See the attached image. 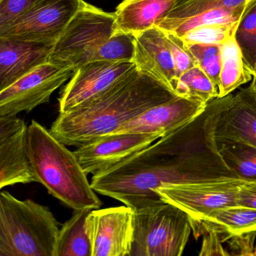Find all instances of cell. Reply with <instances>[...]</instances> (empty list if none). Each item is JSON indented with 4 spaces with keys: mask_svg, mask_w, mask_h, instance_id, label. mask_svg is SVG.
Wrapping results in <instances>:
<instances>
[{
    "mask_svg": "<svg viewBox=\"0 0 256 256\" xmlns=\"http://www.w3.org/2000/svg\"><path fill=\"white\" fill-rule=\"evenodd\" d=\"M60 229L47 206L0 193V256H54Z\"/></svg>",
    "mask_w": 256,
    "mask_h": 256,
    "instance_id": "4",
    "label": "cell"
},
{
    "mask_svg": "<svg viewBox=\"0 0 256 256\" xmlns=\"http://www.w3.org/2000/svg\"><path fill=\"white\" fill-rule=\"evenodd\" d=\"M134 210L121 206L92 210L86 220L92 256H130Z\"/></svg>",
    "mask_w": 256,
    "mask_h": 256,
    "instance_id": "11",
    "label": "cell"
},
{
    "mask_svg": "<svg viewBox=\"0 0 256 256\" xmlns=\"http://www.w3.org/2000/svg\"><path fill=\"white\" fill-rule=\"evenodd\" d=\"M203 245L200 248V256H228L226 250L222 246L221 238L217 232L214 230H203Z\"/></svg>",
    "mask_w": 256,
    "mask_h": 256,
    "instance_id": "32",
    "label": "cell"
},
{
    "mask_svg": "<svg viewBox=\"0 0 256 256\" xmlns=\"http://www.w3.org/2000/svg\"><path fill=\"white\" fill-rule=\"evenodd\" d=\"M38 0H0V29L8 26Z\"/></svg>",
    "mask_w": 256,
    "mask_h": 256,
    "instance_id": "31",
    "label": "cell"
},
{
    "mask_svg": "<svg viewBox=\"0 0 256 256\" xmlns=\"http://www.w3.org/2000/svg\"><path fill=\"white\" fill-rule=\"evenodd\" d=\"M37 182L28 155V127L17 115L0 116V188Z\"/></svg>",
    "mask_w": 256,
    "mask_h": 256,
    "instance_id": "12",
    "label": "cell"
},
{
    "mask_svg": "<svg viewBox=\"0 0 256 256\" xmlns=\"http://www.w3.org/2000/svg\"><path fill=\"white\" fill-rule=\"evenodd\" d=\"M236 25L215 24L198 26L184 34L180 38L186 43L216 44L221 46L232 36H234ZM179 37V36H178Z\"/></svg>",
    "mask_w": 256,
    "mask_h": 256,
    "instance_id": "29",
    "label": "cell"
},
{
    "mask_svg": "<svg viewBox=\"0 0 256 256\" xmlns=\"http://www.w3.org/2000/svg\"><path fill=\"white\" fill-rule=\"evenodd\" d=\"M222 67L218 78V98L230 95L241 85L252 80V74L246 66L240 48L234 36L221 44Z\"/></svg>",
    "mask_w": 256,
    "mask_h": 256,
    "instance_id": "21",
    "label": "cell"
},
{
    "mask_svg": "<svg viewBox=\"0 0 256 256\" xmlns=\"http://www.w3.org/2000/svg\"><path fill=\"white\" fill-rule=\"evenodd\" d=\"M176 0H124L114 12L118 30L136 36L156 26Z\"/></svg>",
    "mask_w": 256,
    "mask_h": 256,
    "instance_id": "18",
    "label": "cell"
},
{
    "mask_svg": "<svg viewBox=\"0 0 256 256\" xmlns=\"http://www.w3.org/2000/svg\"><path fill=\"white\" fill-rule=\"evenodd\" d=\"M250 5L246 8H240V10H229V8H211L182 20L168 22V23L158 24L156 26L164 32L174 34L180 37L188 31L204 25L215 24L236 25Z\"/></svg>",
    "mask_w": 256,
    "mask_h": 256,
    "instance_id": "22",
    "label": "cell"
},
{
    "mask_svg": "<svg viewBox=\"0 0 256 256\" xmlns=\"http://www.w3.org/2000/svg\"><path fill=\"white\" fill-rule=\"evenodd\" d=\"M136 53V37L116 30L114 35L102 46L95 60L134 62Z\"/></svg>",
    "mask_w": 256,
    "mask_h": 256,
    "instance_id": "27",
    "label": "cell"
},
{
    "mask_svg": "<svg viewBox=\"0 0 256 256\" xmlns=\"http://www.w3.org/2000/svg\"><path fill=\"white\" fill-rule=\"evenodd\" d=\"M234 38L240 48L246 66L253 74L256 66V0L238 22Z\"/></svg>",
    "mask_w": 256,
    "mask_h": 256,
    "instance_id": "26",
    "label": "cell"
},
{
    "mask_svg": "<svg viewBox=\"0 0 256 256\" xmlns=\"http://www.w3.org/2000/svg\"><path fill=\"white\" fill-rule=\"evenodd\" d=\"M253 256H256V246H254V252H253Z\"/></svg>",
    "mask_w": 256,
    "mask_h": 256,
    "instance_id": "36",
    "label": "cell"
},
{
    "mask_svg": "<svg viewBox=\"0 0 256 256\" xmlns=\"http://www.w3.org/2000/svg\"><path fill=\"white\" fill-rule=\"evenodd\" d=\"M206 104L176 96L140 114L115 133H148L164 137L198 116Z\"/></svg>",
    "mask_w": 256,
    "mask_h": 256,
    "instance_id": "14",
    "label": "cell"
},
{
    "mask_svg": "<svg viewBox=\"0 0 256 256\" xmlns=\"http://www.w3.org/2000/svg\"><path fill=\"white\" fill-rule=\"evenodd\" d=\"M134 210L130 256H182L192 230L185 211L164 200Z\"/></svg>",
    "mask_w": 256,
    "mask_h": 256,
    "instance_id": "5",
    "label": "cell"
},
{
    "mask_svg": "<svg viewBox=\"0 0 256 256\" xmlns=\"http://www.w3.org/2000/svg\"><path fill=\"white\" fill-rule=\"evenodd\" d=\"M215 136L218 144L241 142L256 146V98L250 86L233 96L218 118Z\"/></svg>",
    "mask_w": 256,
    "mask_h": 256,
    "instance_id": "17",
    "label": "cell"
},
{
    "mask_svg": "<svg viewBox=\"0 0 256 256\" xmlns=\"http://www.w3.org/2000/svg\"><path fill=\"white\" fill-rule=\"evenodd\" d=\"M252 82L251 85H250V88L251 89L253 95L256 98V68H254V73L252 74Z\"/></svg>",
    "mask_w": 256,
    "mask_h": 256,
    "instance_id": "35",
    "label": "cell"
},
{
    "mask_svg": "<svg viewBox=\"0 0 256 256\" xmlns=\"http://www.w3.org/2000/svg\"><path fill=\"white\" fill-rule=\"evenodd\" d=\"M174 61L178 79L186 72L197 66L196 60L191 54L184 42L174 34L166 32Z\"/></svg>",
    "mask_w": 256,
    "mask_h": 256,
    "instance_id": "30",
    "label": "cell"
},
{
    "mask_svg": "<svg viewBox=\"0 0 256 256\" xmlns=\"http://www.w3.org/2000/svg\"><path fill=\"white\" fill-rule=\"evenodd\" d=\"M72 216L62 224L54 256H92L86 220L92 209L74 210Z\"/></svg>",
    "mask_w": 256,
    "mask_h": 256,
    "instance_id": "20",
    "label": "cell"
},
{
    "mask_svg": "<svg viewBox=\"0 0 256 256\" xmlns=\"http://www.w3.org/2000/svg\"><path fill=\"white\" fill-rule=\"evenodd\" d=\"M73 68L48 62L0 91V116L30 112L48 102L53 92L74 74Z\"/></svg>",
    "mask_w": 256,
    "mask_h": 256,
    "instance_id": "9",
    "label": "cell"
},
{
    "mask_svg": "<svg viewBox=\"0 0 256 256\" xmlns=\"http://www.w3.org/2000/svg\"><path fill=\"white\" fill-rule=\"evenodd\" d=\"M55 43L0 38V91L47 64Z\"/></svg>",
    "mask_w": 256,
    "mask_h": 256,
    "instance_id": "15",
    "label": "cell"
},
{
    "mask_svg": "<svg viewBox=\"0 0 256 256\" xmlns=\"http://www.w3.org/2000/svg\"><path fill=\"white\" fill-rule=\"evenodd\" d=\"M221 178L217 163L199 160L186 144L167 134L113 167L92 175L90 184L98 194L137 210L162 202L156 192L162 186Z\"/></svg>",
    "mask_w": 256,
    "mask_h": 256,
    "instance_id": "1",
    "label": "cell"
},
{
    "mask_svg": "<svg viewBox=\"0 0 256 256\" xmlns=\"http://www.w3.org/2000/svg\"><path fill=\"white\" fill-rule=\"evenodd\" d=\"M218 145L224 164L238 178L256 181V146L241 142H224Z\"/></svg>",
    "mask_w": 256,
    "mask_h": 256,
    "instance_id": "23",
    "label": "cell"
},
{
    "mask_svg": "<svg viewBox=\"0 0 256 256\" xmlns=\"http://www.w3.org/2000/svg\"><path fill=\"white\" fill-rule=\"evenodd\" d=\"M254 0H176L173 8L162 20L176 22L215 8L240 10L248 6Z\"/></svg>",
    "mask_w": 256,
    "mask_h": 256,
    "instance_id": "25",
    "label": "cell"
},
{
    "mask_svg": "<svg viewBox=\"0 0 256 256\" xmlns=\"http://www.w3.org/2000/svg\"><path fill=\"white\" fill-rule=\"evenodd\" d=\"M236 204L239 206L256 209V181L244 180L240 185L236 194Z\"/></svg>",
    "mask_w": 256,
    "mask_h": 256,
    "instance_id": "33",
    "label": "cell"
},
{
    "mask_svg": "<svg viewBox=\"0 0 256 256\" xmlns=\"http://www.w3.org/2000/svg\"><path fill=\"white\" fill-rule=\"evenodd\" d=\"M84 4L83 0H38L0 29V38L56 42Z\"/></svg>",
    "mask_w": 256,
    "mask_h": 256,
    "instance_id": "8",
    "label": "cell"
},
{
    "mask_svg": "<svg viewBox=\"0 0 256 256\" xmlns=\"http://www.w3.org/2000/svg\"><path fill=\"white\" fill-rule=\"evenodd\" d=\"M134 62L95 60L74 71L59 98V113L73 110L108 90L137 68Z\"/></svg>",
    "mask_w": 256,
    "mask_h": 256,
    "instance_id": "10",
    "label": "cell"
},
{
    "mask_svg": "<svg viewBox=\"0 0 256 256\" xmlns=\"http://www.w3.org/2000/svg\"><path fill=\"white\" fill-rule=\"evenodd\" d=\"M244 180L224 178L166 184L156 192L164 200L185 211L192 220V228L216 210L236 206V194Z\"/></svg>",
    "mask_w": 256,
    "mask_h": 256,
    "instance_id": "7",
    "label": "cell"
},
{
    "mask_svg": "<svg viewBox=\"0 0 256 256\" xmlns=\"http://www.w3.org/2000/svg\"><path fill=\"white\" fill-rule=\"evenodd\" d=\"M176 94L138 68L97 98L59 114L50 132L66 146H79L116 132L148 109Z\"/></svg>",
    "mask_w": 256,
    "mask_h": 256,
    "instance_id": "2",
    "label": "cell"
},
{
    "mask_svg": "<svg viewBox=\"0 0 256 256\" xmlns=\"http://www.w3.org/2000/svg\"><path fill=\"white\" fill-rule=\"evenodd\" d=\"M116 30L114 13L84 2L55 43L48 62L76 71L95 60L102 46Z\"/></svg>",
    "mask_w": 256,
    "mask_h": 256,
    "instance_id": "6",
    "label": "cell"
},
{
    "mask_svg": "<svg viewBox=\"0 0 256 256\" xmlns=\"http://www.w3.org/2000/svg\"><path fill=\"white\" fill-rule=\"evenodd\" d=\"M28 155L37 182L54 197L74 210L102 206L74 152L36 120L28 127Z\"/></svg>",
    "mask_w": 256,
    "mask_h": 256,
    "instance_id": "3",
    "label": "cell"
},
{
    "mask_svg": "<svg viewBox=\"0 0 256 256\" xmlns=\"http://www.w3.org/2000/svg\"><path fill=\"white\" fill-rule=\"evenodd\" d=\"M134 37L138 68L175 92L178 77L166 32L154 26Z\"/></svg>",
    "mask_w": 256,
    "mask_h": 256,
    "instance_id": "16",
    "label": "cell"
},
{
    "mask_svg": "<svg viewBox=\"0 0 256 256\" xmlns=\"http://www.w3.org/2000/svg\"><path fill=\"white\" fill-rule=\"evenodd\" d=\"M192 230L198 234L214 230L222 242L236 235L256 232V209L236 205L216 210Z\"/></svg>",
    "mask_w": 256,
    "mask_h": 256,
    "instance_id": "19",
    "label": "cell"
},
{
    "mask_svg": "<svg viewBox=\"0 0 256 256\" xmlns=\"http://www.w3.org/2000/svg\"><path fill=\"white\" fill-rule=\"evenodd\" d=\"M175 94L208 104L211 100L218 98V91L214 82L197 65L179 78Z\"/></svg>",
    "mask_w": 256,
    "mask_h": 256,
    "instance_id": "24",
    "label": "cell"
},
{
    "mask_svg": "<svg viewBox=\"0 0 256 256\" xmlns=\"http://www.w3.org/2000/svg\"><path fill=\"white\" fill-rule=\"evenodd\" d=\"M185 43L198 66L218 88L222 67L221 46L216 44Z\"/></svg>",
    "mask_w": 256,
    "mask_h": 256,
    "instance_id": "28",
    "label": "cell"
},
{
    "mask_svg": "<svg viewBox=\"0 0 256 256\" xmlns=\"http://www.w3.org/2000/svg\"><path fill=\"white\" fill-rule=\"evenodd\" d=\"M148 133H113L91 140L74 151L86 174L104 172L158 140Z\"/></svg>",
    "mask_w": 256,
    "mask_h": 256,
    "instance_id": "13",
    "label": "cell"
},
{
    "mask_svg": "<svg viewBox=\"0 0 256 256\" xmlns=\"http://www.w3.org/2000/svg\"><path fill=\"white\" fill-rule=\"evenodd\" d=\"M256 232L236 235L230 238V248L235 251L234 254H250L253 256L254 252V240Z\"/></svg>",
    "mask_w": 256,
    "mask_h": 256,
    "instance_id": "34",
    "label": "cell"
}]
</instances>
